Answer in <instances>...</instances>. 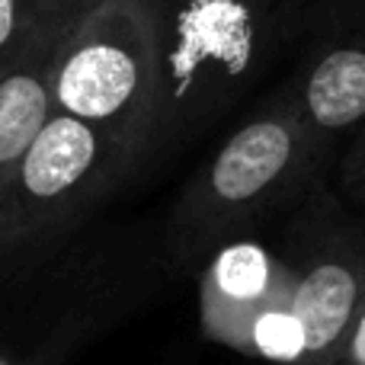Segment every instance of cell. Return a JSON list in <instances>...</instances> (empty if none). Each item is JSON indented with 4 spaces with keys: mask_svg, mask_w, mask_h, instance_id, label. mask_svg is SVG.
I'll list each match as a JSON object with an SVG mask.
<instances>
[{
    "mask_svg": "<svg viewBox=\"0 0 365 365\" xmlns=\"http://www.w3.org/2000/svg\"><path fill=\"white\" fill-rule=\"evenodd\" d=\"M170 279L160 227L71 234L0 266V365H64Z\"/></svg>",
    "mask_w": 365,
    "mask_h": 365,
    "instance_id": "obj_1",
    "label": "cell"
},
{
    "mask_svg": "<svg viewBox=\"0 0 365 365\" xmlns=\"http://www.w3.org/2000/svg\"><path fill=\"white\" fill-rule=\"evenodd\" d=\"M292 295L295 282L282 257L237 237L199 272V327L208 340L244 356L295 365L302 340Z\"/></svg>",
    "mask_w": 365,
    "mask_h": 365,
    "instance_id": "obj_7",
    "label": "cell"
},
{
    "mask_svg": "<svg viewBox=\"0 0 365 365\" xmlns=\"http://www.w3.org/2000/svg\"><path fill=\"white\" fill-rule=\"evenodd\" d=\"M160 90L154 0H93L58 55V113L87 122L145 167L160 119Z\"/></svg>",
    "mask_w": 365,
    "mask_h": 365,
    "instance_id": "obj_4",
    "label": "cell"
},
{
    "mask_svg": "<svg viewBox=\"0 0 365 365\" xmlns=\"http://www.w3.org/2000/svg\"><path fill=\"white\" fill-rule=\"evenodd\" d=\"M93 0H0V77L51 36L71 29Z\"/></svg>",
    "mask_w": 365,
    "mask_h": 365,
    "instance_id": "obj_10",
    "label": "cell"
},
{
    "mask_svg": "<svg viewBox=\"0 0 365 365\" xmlns=\"http://www.w3.org/2000/svg\"><path fill=\"white\" fill-rule=\"evenodd\" d=\"M304 32L308 45L289 90L330 145L365 125V0H311Z\"/></svg>",
    "mask_w": 365,
    "mask_h": 365,
    "instance_id": "obj_8",
    "label": "cell"
},
{
    "mask_svg": "<svg viewBox=\"0 0 365 365\" xmlns=\"http://www.w3.org/2000/svg\"><path fill=\"white\" fill-rule=\"evenodd\" d=\"M289 266L302 353L295 365H336L365 304V221L311 186L279 250Z\"/></svg>",
    "mask_w": 365,
    "mask_h": 365,
    "instance_id": "obj_6",
    "label": "cell"
},
{
    "mask_svg": "<svg viewBox=\"0 0 365 365\" xmlns=\"http://www.w3.org/2000/svg\"><path fill=\"white\" fill-rule=\"evenodd\" d=\"M81 19V16H77ZM74 29V26H71ZM42 42L26 61L0 77V173L10 170L42 135L55 106V64L68 32Z\"/></svg>",
    "mask_w": 365,
    "mask_h": 365,
    "instance_id": "obj_9",
    "label": "cell"
},
{
    "mask_svg": "<svg viewBox=\"0 0 365 365\" xmlns=\"http://www.w3.org/2000/svg\"><path fill=\"white\" fill-rule=\"evenodd\" d=\"M311 0H154L160 119L151 158L199 138L244 100L304 29Z\"/></svg>",
    "mask_w": 365,
    "mask_h": 365,
    "instance_id": "obj_3",
    "label": "cell"
},
{
    "mask_svg": "<svg viewBox=\"0 0 365 365\" xmlns=\"http://www.w3.org/2000/svg\"><path fill=\"white\" fill-rule=\"evenodd\" d=\"M336 365H365V304L356 317L353 330H349V340L340 353V362Z\"/></svg>",
    "mask_w": 365,
    "mask_h": 365,
    "instance_id": "obj_12",
    "label": "cell"
},
{
    "mask_svg": "<svg viewBox=\"0 0 365 365\" xmlns=\"http://www.w3.org/2000/svg\"><path fill=\"white\" fill-rule=\"evenodd\" d=\"M340 186H343V192H346V199L365 212V125L353 135L346 154H343Z\"/></svg>",
    "mask_w": 365,
    "mask_h": 365,
    "instance_id": "obj_11",
    "label": "cell"
},
{
    "mask_svg": "<svg viewBox=\"0 0 365 365\" xmlns=\"http://www.w3.org/2000/svg\"><path fill=\"white\" fill-rule=\"evenodd\" d=\"M138 167L87 122L55 113L29 151L0 173V266L77 234Z\"/></svg>",
    "mask_w": 365,
    "mask_h": 365,
    "instance_id": "obj_5",
    "label": "cell"
},
{
    "mask_svg": "<svg viewBox=\"0 0 365 365\" xmlns=\"http://www.w3.org/2000/svg\"><path fill=\"white\" fill-rule=\"evenodd\" d=\"M324 145L289 87L250 115L189 177L160 225L170 276H199L225 244L308 195Z\"/></svg>",
    "mask_w": 365,
    "mask_h": 365,
    "instance_id": "obj_2",
    "label": "cell"
}]
</instances>
